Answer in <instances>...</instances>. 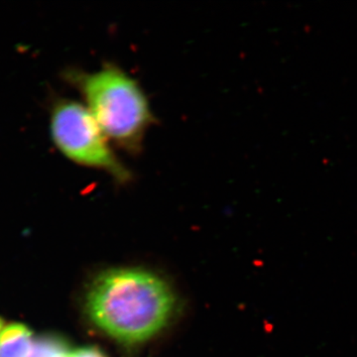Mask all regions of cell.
I'll use <instances>...</instances> for the list:
<instances>
[{
    "label": "cell",
    "mask_w": 357,
    "mask_h": 357,
    "mask_svg": "<svg viewBox=\"0 0 357 357\" xmlns=\"http://www.w3.org/2000/svg\"><path fill=\"white\" fill-rule=\"evenodd\" d=\"M173 291L151 272L117 268L96 276L86 294L89 319L124 344L146 342L161 332L175 309Z\"/></svg>",
    "instance_id": "cell-1"
},
{
    "label": "cell",
    "mask_w": 357,
    "mask_h": 357,
    "mask_svg": "<svg viewBox=\"0 0 357 357\" xmlns=\"http://www.w3.org/2000/svg\"><path fill=\"white\" fill-rule=\"evenodd\" d=\"M84 103L112 144L130 154L142 151L155 122L148 96L132 76L114 64L77 77Z\"/></svg>",
    "instance_id": "cell-2"
},
{
    "label": "cell",
    "mask_w": 357,
    "mask_h": 357,
    "mask_svg": "<svg viewBox=\"0 0 357 357\" xmlns=\"http://www.w3.org/2000/svg\"><path fill=\"white\" fill-rule=\"evenodd\" d=\"M51 134L61 153L77 165L107 174L119 184L132 180V173L84 103L58 102L52 112Z\"/></svg>",
    "instance_id": "cell-3"
},
{
    "label": "cell",
    "mask_w": 357,
    "mask_h": 357,
    "mask_svg": "<svg viewBox=\"0 0 357 357\" xmlns=\"http://www.w3.org/2000/svg\"><path fill=\"white\" fill-rule=\"evenodd\" d=\"M33 333L23 324H10L0 333V357H29Z\"/></svg>",
    "instance_id": "cell-4"
},
{
    "label": "cell",
    "mask_w": 357,
    "mask_h": 357,
    "mask_svg": "<svg viewBox=\"0 0 357 357\" xmlns=\"http://www.w3.org/2000/svg\"><path fill=\"white\" fill-rule=\"evenodd\" d=\"M69 351L63 338L54 335H43L33 342L29 357H64Z\"/></svg>",
    "instance_id": "cell-5"
},
{
    "label": "cell",
    "mask_w": 357,
    "mask_h": 357,
    "mask_svg": "<svg viewBox=\"0 0 357 357\" xmlns=\"http://www.w3.org/2000/svg\"><path fill=\"white\" fill-rule=\"evenodd\" d=\"M66 357H105L100 349L96 347H83L68 352Z\"/></svg>",
    "instance_id": "cell-6"
},
{
    "label": "cell",
    "mask_w": 357,
    "mask_h": 357,
    "mask_svg": "<svg viewBox=\"0 0 357 357\" xmlns=\"http://www.w3.org/2000/svg\"><path fill=\"white\" fill-rule=\"evenodd\" d=\"M3 326H4L3 319L0 318V333H1V332H2V328H3Z\"/></svg>",
    "instance_id": "cell-7"
},
{
    "label": "cell",
    "mask_w": 357,
    "mask_h": 357,
    "mask_svg": "<svg viewBox=\"0 0 357 357\" xmlns=\"http://www.w3.org/2000/svg\"><path fill=\"white\" fill-rule=\"evenodd\" d=\"M66 356H64V357H66Z\"/></svg>",
    "instance_id": "cell-8"
}]
</instances>
